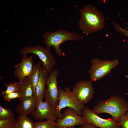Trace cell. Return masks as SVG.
<instances>
[{
    "mask_svg": "<svg viewBox=\"0 0 128 128\" xmlns=\"http://www.w3.org/2000/svg\"><path fill=\"white\" fill-rule=\"evenodd\" d=\"M78 25L80 30L88 35L103 29L105 25L102 13L92 5L88 4L79 9Z\"/></svg>",
    "mask_w": 128,
    "mask_h": 128,
    "instance_id": "cell-1",
    "label": "cell"
},
{
    "mask_svg": "<svg viewBox=\"0 0 128 128\" xmlns=\"http://www.w3.org/2000/svg\"><path fill=\"white\" fill-rule=\"evenodd\" d=\"M92 110L97 114H108L113 119L117 121L122 116L128 111V103L121 97L114 95L107 99L100 101Z\"/></svg>",
    "mask_w": 128,
    "mask_h": 128,
    "instance_id": "cell-2",
    "label": "cell"
},
{
    "mask_svg": "<svg viewBox=\"0 0 128 128\" xmlns=\"http://www.w3.org/2000/svg\"><path fill=\"white\" fill-rule=\"evenodd\" d=\"M43 38L46 47L50 50L53 46L57 55L61 56L64 54L60 48L61 44L67 41H77L81 37L77 32L61 28L54 32L47 31L43 34Z\"/></svg>",
    "mask_w": 128,
    "mask_h": 128,
    "instance_id": "cell-3",
    "label": "cell"
},
{
    "mask_svg": "<svg viewBox=\"0 0 128 128\" xmlns=\"http://www.w3.org/2000/svg\"><path fill=\"white\" fill-rule=\"evenodd\" d=\"M59 99L58 105L55 108L57 118H61L63 116L61 112L62 109L66 107L74 109L81 116L82 111L85 106L80 103L71 91L69 87H65L64 90L58 88Z\"/></svg>",
    "mask_w": 128,
    "mask_h": 128,
    "instance_id": "cell-4",
    "label": "cell"
},
{
    "mask_svg": "<svg viewBox=\"0 0 128 128\" xmlns=\"http://www.w3.org/2000/svg\"><path fill=\"white\" fill-rule=\"evenodd\" d=\"M50 49L40 45L32 46L28 45L22 48L19 52L22 55L32 54L38 56L41 64L48 73L53 69L56 64V59Z\"/></svg>",
    "mask_w": 128,
    "mask_h": 128,
    "instance_id": "cell-5",
    "label": "cell"
},
{
    "mask_svg": "<svg viewBox=\"0 0 128 128\" xmlns=\"http://www.w3.org/2000/svg\"><path fill=\"white\" fill-rule=\"evenodd\" d=\"M91 65L88 71L91 81L100 79L108 74L119 64L118 59L112 60H101L97 58L91 60Z\"/></svg>",
    "mask_w": 128,
    "mask_h": 128,
    "instance_id": "cell-6",
    "label": "cell"
},
{
    "mask_svg": "<svg viewBox=\"0 0 128 128\" xmlns=\"http://www.w3.org/2000/svg\"><path fill=\"white\" fill-rule=\"evenodd\" d=\"M81 116L86 123L91 124L96 127L100 128H121L117 121L112 119L102 118L88 107H85Z\"/></svg>",
    "mask_w": 128,
    "mask_h": 128,
    "instance_id": "cell-7",
    "label": "cell"
},
{
    "mask_svg": "<svg viewBox=\"0 0 128 128\" xmlns=\"http://www.w3.org/2000/svg\"><path fill=\"white\" fill-rule=\"evenodd\" d=\"M59 74L58 71L55 69L48 75L44 97L45 100L55 108L58 105L59 99L57 82V78Z\"/></svg>",
    "mask_w": 128,
    "mask_h": 128,
    "instance_id": "cell-8",
    "label": "cell"
},
{
    "mask_svg": "<svg viewBox=\"0 0 128 128\" xmlns=\"http://www.w3.org/2000/svg\"><path fill=\"white\" fill-rule=\"evenodd\" d=\"M90 81L80 80L74 85L72 91L78 101L83 104L88 102L93 97L94 87Z\"/></svg>",
    "mask_w": 128,
    "mask_h": 128,
    "instance_id": "cell-9",
    "label": "cell"
},
{
    "mask_svg": "<svg viewBox=\"0 0 128 128\" xmlns=\"http://www.w3.org/2000/svg\"><path fill=\"white\" fill-rule=\"evenodd\" d=\"M63 118L57 119L55 123V128H66L75 125L80 126L85 122L82 118L76 111L71 108L63 110Z\"/></svg>",
    "mask_w": 128,
    "mask_h": 128,
    "instance_id": "cell-10",
    "label": "cell"
},
{
    "mask_svg": "<svg viewBox=\"0 0 128 128\" xmlns=\"http://www.w3.org/2000/svg\"><path fill=\"white\" fill-rule=\"evenodd\" d=\"M36 120L43 121L46 119L56 121V109L46 101L38 102L37 107L32 114Z\"/></svg>",
    "mask_w": 128,
    "mask_h": 128,
    "instance_id": "cell-11",
    "label": "cell"
},
{
    "mask_svg": "<svg viewBox=\"0 0 128 128\" xmlns=\"http://www.w3.org/2000/svg\"><path fill=\"white\" fill-rule=\"evenodd\" d=\"M22 55L21 62L14 66V74L19 82H22L25 78L28 76L32 71L33 64L32 56Z\"/></svg>",
    "mask_w": 128,
    "mask_h": 128,
    "instance_id": "cell-12",
    "label": "cell"
},
{
    "mask_svg": "<svg viewBox=\"0 0 128 128\" xmlns=\"http://www.w3.org/2000/svg\"><path fill=\"white\" fill-rule=\"evenodd\" d=\"M20 101L21 103L16 106L14 111L20 115H26L32 114L38 103L36 97L34 95L24 98Z\"/></svg>",
    "mask_w": 128,
    "mask_h": 128,
    "instance_id": "cell-13",
    "label": "cell"
},
{
    "mask_svg": "<svg viewBox=\"0 0 128 128\" xmlns=\"http://www.w3.org/2000/svg\"><path fill=\"white\" fill-rule=\"evenodd\" d=\"M48 73L44 67L42 65L39 79L36 88V97L38 102L43 101L45 97V85Z\"/></svg>",
    "mask_w": 128,
    "mask_h": 128,
    "instance_id": "cell-14",
    "label": "cell"
},
{
    "mask_svg": "<svg viewBox=\"0 0 128 128\" xmlns=\"http://www.w3.org/2000/svg\"><path fill=\"white\" fill-rule=\"evenodd\" d=\"M19 82L17 92L20 95V101L24 98L33 95V89L27 77L25 78L22 82Z\"/></svg>",
    "mask_w": 128,
    "mask_h": 128,
    "instance_id": "cell-15",
    "label": "cell"
},
{
    "mask_svg": "<svg viewBox=\"0 0 128 128\" xmlns=\"http://www.w3.org/2000/svg\"><path fill=\"white\" fill-rule=\"evenodd\" d=\"M41 64L40 61H39L36 64H33L32 71L27 77L33 89V95L35 96L36 87L39 78Z\"/></svg>",
    "mask_w": 128,
    "mask_h": 128,
    "instance_id": "cell-16",
    "label": "cell"
},
{
    "mask_svg": "<svg viewBox=\"0 0 128 128\" xmlns=\"http://www.w3.org/2000/svg\"><path fill=\"white\" fill-rule=\"evenodd\" d=\"M35 123L26 115L20 114L17 119L14 128H34Z\"/></svg>",
    "mask_w": 128,
    "mask_h": 128,
    "instance_id": "cell-17",
    "label": "cell"
},
{
    "mask_svg": "<svg viewBox=\"0 0 128 128\" xmlns=\"http://www.w3.org/2000/svg\"><path fill=\"white\" fill-rule=\"evenodd\" d=\"M15 114L10 109L4 108L0 105V120H6L15 118Z\"/></svg>",
    "mask_w": 128,
    "mask_h": 128,
    "instance_id": "cell-18",
    "label": "cell"
},
{
    "mask_svg": "<svg viewBox=\"0 0 128 128\" xmlns=\"http://www.w3.org/2000/svg\"><path fill=\"white\" fill-rule=\"evenodd\" d=\"M19 83L18 82L13 81V83H10L9 84L5 83L4 85L6 87V89L1 92L3 96L14 92H17Z\"/></svg>",
    "mask_w": 128,
    "mask_h": 128,
    "instance_id": "cell-19",
    "label": "cell"
},
{
    "mask_svg": "<svg viewBox=\"0 0 128 128\" xmlns=\"http://www.w3.org/2000/svg\"><path fill=\"white\" fill-rule=\"evenodd\" d=\"M55 121L50 120L37 121L35 123L34 128H55Z\"/></svg>",
    "mask_w": 128,
    "mask_h": 128,
    "instance_id": "cell-20",
    "label": "cell"
},
{
    "mask_svg": "<svg viewBox=\"0 0 128 128\" xmlns=\"http://www.w3.org/2000/svg\"><path fill=\"white\" fill-rule=\"evenodd\" d=\"M15 118L0 120V128H14L16 121Z\"/></svg>",
    "mask_w": 128,
    "mask_h": 128,
    "instance_id": "cell-21",
    "label": "cell"
},
{
    "mask_svg": "<svg viewBox=\"0 0 128 128\" xmlns=\"http://www.w3.org/2000/svg\"><path fill=\"white\" fill-rule=\"evenodd\" d=\"M117 122L122 128H128V111L122 116Z\"/></svg>",
    "mask_w": 128,
    "mask_h": 128,
    "instance_id": "cell-22",
    "label": "cell"
},
{
    "mask_svg": "<svg viewBox=\"0 0 128 128\" xmlns=\"http://www.w3.org/2000/svg\"><path fill=\"white\" fill-rule=\"evenodd\" d=\"M2 97L5 101L8 102L11 100L15 98H18L20 100L21 98L20 94L16 92L11 93L6 95L3 96Z\"/></svg>",
    "mask_w": 128,
    "mask_h": 128,
    "instance_id": "cell-23",
    "label": "cell"
},
{
    "mask_svg": "<svg viewBox=\"0 0 128 128\" xmlns=\"http://www.w3.org/2000/svg\"><path fill=\"white\" fill-rule=\"evenodd\" d=\"M115 28L119 32L128 37V30L122 28L118 24L116 25Z\"/></svg>",
    "mask_w": 128,
    "mask_h": 128,
    "instance_id": "cell-24",
    "label": "cell"
},
{
    "mask_svg": "<svg viewBox=\"0 0 128 128\" xmlns=\"http://www.w3.org/2000/svg\"><path fill=\"white\" fill-rule=\"evenodd\" d=\"M80 128H96V127L93 125L89 123H85L81 125Z\"/></svg>",
    "mask_w": 128,
    "mask_h": 128,
    "instance_id": "cell-25",
    "label": "cell"
},
{
    "mask_svg": "<svg viewBox=\"0 0 128 128\" xmlns=\"http://www.w3.org/2000/svg\"><path fill=\"white\" fill-rule=\"evenodd\" d=\"M75 128L74 127H71L67 128Z\"/></svg>",
    "mask_w": 128,
    "mask_h": 128,
    "instance_id": "cell-26",
    "label": "cell"
}]
</instances>
